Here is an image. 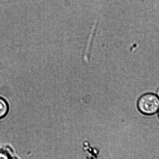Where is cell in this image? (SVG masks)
<instances>
[{"label":"cell","mask_w":159,"mask_h":159,"mask_svg":"<svg viewBox=\"0 0 159 159\" xmlns=\"http://www.w3.org/2000/svg\"><path fill=\"white\" fill-rule=\"evenodd\" d=\"M157 112V116H158V118H159V110L158 111V112Z\"/></svg>","instance_id":"obj_5"},{"label":"cell","mask_w":159,"mask_h":159,"mask_svg":"<svg viewBox=\"0 0 159 159\" xmlns=\"http://www.w3.org/2000/svg\"><path fill=\"white\" fill-rule=\"evenodd\" d=\"M137 107L143 115H155L159 109V98L155 93H145L139 98Z\"/></svg>","instance_id":"obj_1"},{"label":"cell","mask_w":159,"mask_h":159,"mask_svg":"<svg viewBox=\"0 0 159 159\" xmlns=\"http://www.w3.org/2000/svg\"><path fill=\"white\" fill-rule=\"evenodd\" d=\"M0 159H11L10 153L7 150L0 151Z\"/></svg>","instance_id":"obj_3"},{"label":"cell","mask_w":159,"mask_h":159,"mask_svg":"<svg viewBox=\"0 0 159 159\" xmlns=\"http://www.w3.org/2000/svg\"><path fill=\"white\" fill-rule=\"evenodd\" d=\"M156 92H157V95L159 98V87L157 88V91H156Z\"/></svg>","instance_id":"obj_4"},{"label":"cell","mask_w":159,"mask_h":159,"mask_svg":"<svg viewBox=\"0 0 159 159\" xmlns=\"http://www.w3.org/2000/svg\"><path fill=\"white\" fill-rule=\"evenodd\" d=\"M10 107L7 100L0 97V119L7 116Z\"/></svg>","instance_id":"obj_2"}]
</instances>
